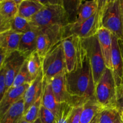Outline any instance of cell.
<instances>
[{
  "label": "cell",
  "mask_w": 123,
  "mask_h": 123,
  "mask_svg": "<svg viewBox=\"0 0 123 123\" xmlns=\"http://www.w3.org/2000/svg\"><path fill=\"white\" fill-rule=\"evenodd\" d=\"M42 105L52 112L55 117L59 112L60 103L56 100L50 83L43 80L42 94Z\"/></svg>",
  "instance_id": "19"
},
{
  "label": "cell",
  "mask_w": 123,
  "mask_h": 123,
  "mask_svg": "<svg viewBox=\"0 0 123 123\" xmlns=\"http://www.w3.org/2000/svg\"><path fill=\"white\" fill-rule=\"evenodd\" d=\"M11 30V22L6 20L0 15V34Z\"/></svg>",
  "instance_id": "34"
},
{
  "label": "cell",
  "mask_w": 123,
  "mask_h": 123,
  "mask_svg": "<svg viewBox=\"0 0 123 123\" xmlns=\"http://www.w3.org/2000/svg\"><path fill=\"white\" fill-rule=\"evenodd\" d=\"M26 60L18 50L7 55L3 63L6 76V91L12 88L16 76Z\"/></svg>",
  "instance_id": "11"
},
{
  "label": "cell",
  "mask_w": 123,
  "mask_h": 123,
  "mask_svg": "<svg viewBox=\"0 0 123 123\" xmlns=\"http://www.w3.org/2000/svg\"><path fill=\"white\" fill-rule=\"evenodd\" d=\"M65 27L51 26L39 28L36 52L43 60L49 50L64 37Z\"/></svg>",
  "instance_id": "8"
},
{
  "label": "cell",
  "mask_w": 123,
  "mask_h": 123,
  "mask_svg": "<svg viewBox=\"0 0 123 123\" xmlns=\"http://www.w3.org/2000/svg\"><path fill=\"white\" fill-rule=\"evenodd\" d=\"M33 26V24L30 20L18 15L11 22V30L22 34L30 31Z\"/></svg>",
  "instance_id": "26"
},
{
  "label": "cell",
  "mask_w": 123,
  "mask_h": 123,
  "mask_svg": "<svg viewBox=\"0 0 123 123\" xmlns=\"http://www.w3.org/2000/svg\"><path fill=\"white\" fill-rule=\"evenodd\" d=\"M33 123H41V121H40V118H38V119H37V120H36Z\"/></svg>",
  "instance_id": "39"
},
{
  "label": "cell",
  "mask_w": 123,
  "mask_h": 123,
  "mask_svg": "<svg viewBox=\"0 0 123 123\" xmlns=\"http://www.w3.org/2000/svg\"><path fill=\"white\" fill-rule=\"evenodd\" d=\"M98 114L96 115L94 118H93V120L91 121L90 123H98Z\"/></svg>",
  "instance_id": "38"
},
{
  "label": "cell",
  "mask_w": 123,
  "mask_h": 123,
  "mask_svg": "<svg viewBox=\"0 0 123 123\" xmlns=\"http://www.w3.org/2000/svg\"><path fill=\"white\" fill-rule=\"evenodd\" d=\"M22 0H2L0 1V15L8 21L18 15V8Z\"/></svg>",
  "instance_id": "23"
},
{
  "label": "cell",
  "mask_w": 123,
  "mask_h": 123,
  "mask_svg": "<svg viewBox=\"0 0 123 123\" xmlns=\"http://www.w3.org/2000/svg\"><path fill=\"white\" fill-rule=\"evenodd\" d=\"M55 123H56V122H55Z\"/></svg>",
  "instance_id": "43"
},
{
  "label": "cell",
  "mask_w": 123,
  "mask_h": 123,
  "mask_svg": "<svg viewBox=\"0 0 123 123\" xmlns=\"http://www.w3.org/2000/svg\"><path fill=\"white\" fill-rule=\"evenodd\" d=\"M43 84V74L42 70L37 78L31 82L24 95L25 114L30 106L42 96Z\"/></svg>",
  "instance_id": "14"
},
{
  "label": "cell",
  "mask_w": 123,
  "mask_h": 123,
  "mask_svg": "<svg viewBox=\"0 0 123 123\" xmlns=\"http://www.w3.org/2000/svg\"><path fill=\"white\" fill-rule=\"evenodd\" d=\"M111 61L112 71L117 86H118L123 82V61L118 44V38L114 34H112V41Z\"/></svg>",
  "instance_id": "12"
},
{
  "label": "cell",
  "mask_w": 123,
  "mask_h": 123,
  "mask_svg": "<svg viewBox=\"0 0 123 123\" xmlns=\"http://www.w3.org/2000/svg\"><path fill=\"white\" fill-rule=\"evenodd\" d=\"M120 5H121V16H122V23H123V0H120ZM122 39V38H121Z\"/></svg>",
  "instance_id": "37"
},
{
  "label": "cell",
  "mask_w": 123,
  "mask_h": 123,
  "mask_svg": "<svg viewBox=\"0 0 123 123\" xmlns=\"http://www.w3.org/2000/svg\"><path fill=\"white\" fill-rule=\"evenodd\" d=\"M97 35L106 66L107 68L112 70V66L111 56L112 34L107 29L101 28L97 32Z\"/></svg>",
  "instance_id": "15"
},
{
  "label": "cell",
  "mask_w": 123,
  "mask_h": 123,
  "mask_svg": "<svg viewBox=\"0 0 123 123\" xmlns=\"http://www.w3.org/2000/svg\"><path fill=\"white\" fill-rule=\"evenodd\" d=\"M52 89L56 100L60 103H66L72 106L83 105L86 100L71 96L67 91L66 81V73H61L53 78L50 82Z\"/></svg>",
  "instance_id": "10"
},
{
  "label": "cell",
  "mask_w": 123,
  "mask_h": 123,
  "mask_svg": "<svg viewBox=\"0 0 123 123\" xmlns=\"http://www.w3.org/2000/svg\"><path fill=\"white\" fill-rule=\"evenodd\" d=\"M98 123H123L122 112L116 107L103 108L98 114Z\"/></svg>",
  "instance_id": "24"
},
{
  "label": "cell",
  "mask_w": 123,
  "mask_h": 123,
  "mask_svg": "<svg viewBox=\"0 0 123 123\" xmlns=\"http://www.w3.org/2000/svg\"><path fill=\"white\" fill-rule=\"evenodd\" d=\"M30 84H25L18 88H10L6 91L0 102V118L14 103L24 97V95Z\"/></svg>",
  "instance_id": "16"
},
{
  "label": "cell",
  "mask_w": 123,
  "mask_h": 123,
  "mask_svg": "<svg viewBox=\"0 0 123 123\" xmlns=\"http://www.w3.org/2000/svg\"><path fill=\"white\" fill-rule=\"evenodd\" d=\"M118 44L120 46V50H121V55H122L123 61V38L122 39H118Z\"/></svg>",
  "instance_id": "36"
},
{
  "label": "cell",
  "mask_w": 123,
  "mask_h": 123,
  "mask_svg": "<svg viewBox=\"0 0 123 123\" xmlns=\"http://www.w3.org/2000/svg\"><path fill=\"white\" fill-rule=\"evenodd\" d=\"M102 109L103 108L97 102L95 97L87 100L82 105L79 123H90L100 112Z\"/></svg>",
  "instance_id": "22"
},
{
  "label": "cell",
  "mask_w": 123,
  "mask_h": 123,
  "mask_svg": "<svg viewBox=\"0 0 123 123\" xmlns=\"http://www.w3.org/2000/svg\"><path fill=\"white\" fill-rule=\"evenodd\" d=\"M98 7V0L79 1L75 20L73 25H79L92 16Z\"/></svg>",
  "instance_id": "17"
},
{
  "label": "cell",
  "mask_w": 123,
  "mask_h": 123,
  "mask_svg": "<svg viewBox=\"0 0 123 123\" xmlns=\"http://www.w3.org/2000/svg\"><path fill=\"white\" fill-rule=\"evenodd\" d=\"M66 64V73L72 72L84 54L82 40L76 35L65 37L62 40Z\"/></svg>",
  "instance_id": "9"
},
{
  "label": "cell",
  "mask_w": 123,
  "mask_h": 123,
  "mask_svg": "<svg viewBox=\"0 0 123 123\" xmlns=\"http://www.w3.org/2000/svg\"><path fill=\"white\" fill-rule=\"evenodd\" d=\"M40 1L44 7L30 20L34 25L38 28L51 26L66 27L71 24L64 1Z\"/></svg>",
  "instance_id": "2"
},
{
  "label": "cell",
  "mask_w": 123,
  "mask_h": 123,
  "mask_svg": "<svg viewBox=\"0 0 123 123\" xmlns=\"http://www.w3.org/2000/svg\"><path fill=\"white\" fill-rule=\"evenodd\" d=\"M66 81L67 91L73 97L84 100L95 97L92 70L85 51L82 59L74 69L66 73Z\"/></svg>",
  "instance_id": "1"
},
{
  "label": "cell",
  "mask_w": 123,
  "mask_h": 123,
  "mask_svg": "<svg viewBox=\"0 0 123 123\" xmlns=\"http://www.w3.org/2000/svg\"><path fill=\"white\" fill-rule=\"evenodd\" d=\"M122 112V115H123V111H122V112Z\"/></svg>",
  "instance_id": "42"
},
{
  "label": "cell",
  "mask_w": 123,
  "mask_h": 123,
  "mask_svg": "<svg viewBox=\"0 0 123 123\" xmlns=\"http://www.w3.org/2000/svg\"><path fill=\"white\" fill-rule=\"evenodd\" d=\"M82 111V105L73 107L70 114L68 123H80V114Z\"/></svg>",
  "instance_id": "31"
},
{
  "label": "cell",
  "mask_w": 123,
  "mask_h": 123,
  "mask_svg": "<svg viewBox=\"0 0 123 123\" xmlns=\"http://www.w3.org/2000/svg\"><path fill=\"white\" fill-rule=\"evenodd\" d=\"M115 107L123 111V82L121 85L117 86V94Z\"/></svg>",
  "instance_id": "32"
},
{
  "label": "cell",
  "mask_w": 123,
  "mask_h": 123,
  "mask_svg": "<svg viewBox=\"0 0 123 123\" xmlns=\"http://www.w3.org/2000/svg\"><path fill=\"white\" fill-rule=\"evenodd\" d=\"M38 32L39 28L34 25L30 31L22 34L18 51L26 58L32 53L36 51Z\"/></svg>",
  "instance_id": "13"
},
{
  "label": "cell",
  "mask_w": 123,
  "mask_h": 123,
  "mask_svg": "<svg viewBox=\"0 0 123 123\" xmlns=\"http://www.w3.org/2000/svg\"><path fill=\"white\" fill-rule=\"evenodd\" d=\"M43 80L49 82L54 78L66 73V64L62 41L54 46L42 60Z\"/></svg>",
  "instance_id": "3"
},
{
  "label": "cell",
  "mask_w": 123,
  "mask_h": 123,
  "mask_svg": "<svg viewBox=\"0 0 123 123\" xmlns=\"http://www.w3.org/2000/svg\"><path fill=\"white\" fill-rule=\"evenodd\" d=\"M73 108L68 103H60L59 112L56 115V123H68V118Z\"/></svg>",
  "instance_id": "29"
},
{
  "label": "cell",
  "mask_w": 123,
  "mask_h": 123,
  "mask_svg": "<svg viewBox=\"0 0 123 123\" xmlns=\"http://www.w3.org/2000/svg\"><path fill=\"white\" fill-rule=\"evenodd\" d=\"M6 92V76H5V70L3 66L0 70V102L3 98Z\"/></svg>",
  "instance_id": "33"
},
{
  "label": "cell",
  "mask_w": 123,
  "mask_h": 123,
  "mask_svg": "<svg viewBox=\"0 0 123 123\" xmlns=\"http://www.w3.org/2000/svg\"><path fill=\"white\" fill-rule=\"evenodd\" d=\"M42 106V96L29 108L24 114L23 118L29 123H33L39 118L40 110Z\"/></svg>",
  "instance_id": "28"
},
{
  "label": "cell",
  "mask_w": 123,
  "mask_h": 123,
  "mask_svg": "<svg viewBox=\"0 0 123 123\" xmlns=\"http://www.w3.org/2000/svg\"><path fill=\"white\" fill-rule=\"evenodd\" d=\"M27 68L32 79H35L42 70V60L36 51L26 58Z\"/></svg>",
  "instance_id": "25"
},
{
  "label": "cell",
  "mask_w": 123,
  "mask_h": 123,
  "mask_svg": "<svg viewBox=\"0 0 123 123\" xmlns=\"http://www.w3.org/2000/svg\"><path fill=\"white\" fill-rule=\"evenodd\" d=\"M34 80V79H32L28 70L26 60L19 73L16 76L12 88H18L25 84H31Z\"/></svg>",
  "instance_id": "27"
},
{
  "label": "cell",
  "mask_w": 123,
  "mask_h": 123,
  "mask_svg": "<svg viewBox=\"0 0 123 123\" xmlns=\"http://www.w3.org/2000/svg\"><path fill=\"white\" fill-rule=\"evenodd\" d=\"M39 118L41 123H55L56 122L55 114L42 105L41 106L40 110Z\"/></svg>",
  "instance_id": "30"
},
{
  "label": "cell",
  "mask_w": 123,
  "mask_h": 123,
  "mask_svg": "<svg viewBox=\"0 0 123 123\" xmlns=\"http://www.w3.org/2000/svg\"><path fill=\"white\" fill-rule=\"evenodd\" d=\"M25 112L24 98L14 103L0 118V123H20Z\"/></svg>",
  "instance_id": "20"
},
{
  "label": "cell",
  "mask_w": 123,
  "mask_h": 123,
  "mask_svg": "<svg viewBox=\"0 0 123 123\" xmlns=\"http://www.w3.org/2000/svg\"></svg>",
  "instance_id": "44"
},
{
  "label": "cell",
  "mask_w": 123,
  "mask_h": 123,
  "mask_svg": "<svg viewBox=\"0 0 123 123\" xmlns=\"http://www.w3.org/2000/svg\"><path fill=\"white\" fill-rule=\"evenodd\" d=\"M43 7L44 5L40 1L22 0L19 6L18 15L27 20H31Z\"/></svg>",
  "instance_id": "21"
},
{
  "label": "cell",
  "mask_w": 123,
  "mask_h": 123,
  "mask_svg": "<svg viewBox=\"0 0 123 123\" xmlns=\"http://www.w3.org/2000/svg\"><path fill=\"white\" fill-rule=\"evenodd\" d=\"M102 28L107 29L118 39L123 38L120 0H104L102 7Z\"/></svg>",
  "instance_id": "4"
},
{
  "label": "cell",
  "mask_w": 123,
  "mask_h": 123,
  "mask_svg": "<svg viewBox=\"0 0 123 123\" xmlns=\"http://www.w3.org/2000/svg\"><path fill=\"white\" fill-rule=\"evenodd\" d=\"M6 56H7V54H6V52L0 48V70L3 66L4 61Z\"/></svg>",
  "instance_id": "35"
},
{
  "label": "cell",
  "mask_w": 123,
  "mask_h": 123,
  "mask_svg": "<svg viewBox=\"0 0 123 123\" xmlns=\"http://www.w3.org/2000/svg\"><path fill=\"white\" fill-rule=\"evenodd\" d=\"M116 94L117 85L112 71L106 68L95 85V98L103 108L115 107Z\"/></svg>",
  "instance_id": "5"
},
{
  "label": "cell",
  "mask_w": 123,
  "mask_h": 123,
  "mask_svg": "<svg viewBox=\"0 0 123 123\" xmlns=\"http://www.w3.org/2000/svg\"><path fill=\"white\" fill-rule=\"evenodd\" d=\"M82 40V45L90 61L94 85L107 68L100 47L97 35Z\"/></svg>",
  "instance_id": "6"
},
{
  "label": "cell",
  "mask_w": 123,
  "mask_h": 123,
  "mask_svg": "<svg viewBox=\"0 0 123 123\" xmlns=\"http://www.w3.org/2000/svg\"><path fill=\"white\" fill-rule=\"evenodd\" d=\"M20 123H29L26 122V121H25V120H24V118H22V120H21V121H20Z\"/></svg>",
  "instance_id": "40"
},
{
  "label": "cell",
  "mask_w": 123,
  "mask_h": 123,
  "mask_svg": "<svg viewBox=\"0 0 123 123\" xmlns=\"http://www.w3.org/2000/svg\"><path fill=\"white\" fill-rule=\"evenodd\" d=\"M103 1L98 0V7L97 12L87 20L79 25L70 24L66 26L64 37L70 35H76L81 39H85L97 34L98 30L102 28L101 18Z\"/></svg>",
  "instance_id": "7"
},
{
  "label": "cell",
  "mask_w": 123,
  "mask_h": 123,
  "mask_svg": "<svg viewBox=\"0 0 123 123\" xmlns=\"http://www.w3.org/2000/svg\"><path fill=\"white\" fill-rule=\"evenodd\" d=\"M21 36L22 34L12 30L3 32L0 34V48L6 52L7 55L17 51Z\"/></svg>",
  "instance_id": "18"
},
{
  "label": "cell",
  "mask_w": 123,
  "mask_h": 123,
  "mask_svg": "<svg viewBox=\"0 0 123 123\" xmlns=\"http://www.w3.org/2000/svg\"><path fill=\"white\" fill-rule=\"evenodd\" d=\"M122 120H123V115H122Z\"/></svg>",
  "instance_id": "41"
}]
</instances>
